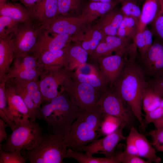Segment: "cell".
<instances>
[{"instance_id":"f546056e","label":"cell","mask_w":163,"mask_h":163,"mask_svg":"<svg viewBox=\"0 0 163 163\" xmlns=\"http://www.w3.org/2000/svg\"><path fill=\"white\" fill-rule=\"evenodd\" d=\"M86 2L85 0H58V15H81Z\"/></svg>"},{"instance_id":"e0dca14e","label":"cell","mask_w":163,"mask_h":163,"mask_svg":"<svg viewBox=\"0 0 163 163\" xmlns=\"http://www.w3.org/2000/svg\"><path fill=\"white\" fill-rule=\"evenodd\" d=\"M5 93L8 114L15 126L29 119V111L26 105L8 81L6 82Z\"/></svg>"},{"instance_id":"c3c4849f","label":"cell","mask_w":163,"mask_h":163,"mask_svg":"<svg viewBox=\"0 0 163 163\" xmlns=\"http://www.w3.org/2000/svg\"><path fill=\"white\" fill-rule=\"evenodd\" d=\"M8 126L5 122L1 118H0V145L8 138V135L7 133L6 128Z\"/></svg>"},{"instance_id":"ee69618b","label":"cell","mask_w":163,"mask_h":163,"mask_svg":"<svg viewBox=\"0 0 163 163\" xmlns=\"http://www.w3.org/2000/svg\"><path fill=\"white\" fill-rule=\"evenodd\" d=\"M117 154L119 155L120 163H149L147 161L144 160L140 156L129 154L125 150Z\"/></svg>"},{"instance_id":"4316f807","label":"cell","mask_w":163,"mask_h":163,"mask_svg":"<svg viewBox=\"0 0 163 163\" xmlns=\"http://www.w3.org/2000/svg\"><path fill=\"white\" fill-rule=\"evenodd\" d=\"M72 76L80 82L91 85L102 94L109 88L100 71L86 74L73 72Z\"/></svg>"},{"instance_id":"9a60e30c","label":"cell","mask_w":163,"mask_h":163,"mask_svg":"<svg viewBox=\"0 0 163 163\" xmlns=\"http://www.w3.org/2000/svg\"><path fill=\"white\" fill-rule=\"evenodd\" d=\"M72 36L66 34L51 32L45 28L40 33L37 41L30 53L37 59L42 53L61 50L71 42Z\"/></svg>"},{"instance_id":"f1b7e54d","label":"cell","mask_w":163,"mask_h":163,"mask_svg":"<svg viewBox=\"0 0 163 163\" xmlns=\"http://www.w3.org/2000/svg\"><path fill=\"white\" fill-rule=\"evenodd\" d=\"M66 158H73L80 163H120L118 155L113 157H97L90 156L82 151L68 148Z\"/></svg>"},{"instance_id":"bcb514c9","label":"cell","mask_w":163,"mask_h":163,"mask_svg":"<svg viewBox=\"0 0 163 163\" xmlns=\"http://www.w3.org/2000/svg\"><path fill=\"white\" fill-rule=\"evenodd\" d=\"M126 140L125 150L129 154L139 156L136 147L132 139L128 136Z\"/></svg>"},{"instance_id":"e575fe53","label":"cell","mask_w":163,"mask_h":163,"mask_svg":"<svg viewBox=\"0 0 163 163\" xmlns=\"http://www.w3.org/2000/svg\"><path fill=\"white\" fill-rule=\"evenodd\" d=\"M162 98L147 87L142 101V109L145 113H147L158 107Z\"/></svg>"},{"instance_id":"836d02e7","label":"cell","mask_w":163,"mask_h":163,"mask_svg":"<svg viewBox=\"0 0 163 163\" xmlns=\"http://www.w3.org/2000/svg\"><path fill=\"white\" fill-rule=\"evenodd\" d=\"M20 23L8 17L0 15V39L12 38Z\"/></svg>"},{"instance_id":"8992f818","label":"cell","mask_w":163,"mask_h":163,"mask_svg":"<svg viewBox=\"0 0 163 163\" xmlns=\"http://www.w3.org/2000/svg\"><path fill=\"white\" fill-rule=\"evenodd\" d=\"M61 93H64L71 101L80 108L89 111L99 105L102 94L91 85L72 77L61 87Z\"/></svg>"},{"instance_id":"d590c367","label":"cell","mask_w":163,"mask_h":163,"mask_svg":"<svg viewBox=\"0 0 163 163\" xmlns=\"http://www.w3.org/2000/svg\"><path fill=\"white\" fill-rule=\"evenodd\" d=\"M124 122H125L120 118L104 114L101 125L102 136H105L113 132Z\"/></svg>"},{"instance_id":"d4e9b609","label":"cell","mask_w":163,"mask_h":163,"mask_svg":"<svg viewBox=\"0 0 163 163\" xmlns=\"http://www.w3.org/2000/svg\"><path fill=\"white\" fill-rule=\"evenodd\" d=\"M0 15L8 17L21 23L32 20L27 9L21 4L15 2L0 4Z\"/></svg>"},{"instance_id":"f35d334b","label":"cell","mask_w":163,"mask_h":163,"mask_svg":"<svg viewBox=\"0 0 163 163\" xmlns=\"http://www.w3.org/2000/svg\"><path fill=\"white\" fill-rule=\"evenodd\" d=\"M42 71L38 69H32L9 72L7 75L5 81L9 79L16 78L27 80H39Z\"/></svg>"},{"instance_id":"d6986e66","label":"cell","mask_w":163,"mask_h":163,"mask_svg":"<svg viewBox=\"0 0 163 163\" xmlns=\"http://www.w3.org/2000/svg\"><path fill=\"white\" fill-rule=\"evenodd\" d=\"M37 62L39 69L42 71L47 69L68 67L69 59L67 45L57 51L42 53L38 58Z\"/></svg>"},{"instance_id":"2e32d148","label":"cell","mask_w":163,"mask_h":163,"mask_svg":"<svg viewBox=\"0 0 163 163\" xmlns=\"http://www.w3.org/2000/svg\"><path fill=\"white\" fill-rule=\"evenodd\" d=\"M88 24L81 15H58L43 25L46 29L51 32L67 34L72 36L77 34Z\"/></svg>"},{"instance_id":"83f0119b","label":"cell","mask_w":163,"mask_h":163,"mask_svg":"<svg viewBox=\"0 0 163 163\" xmlns=\"http://www.w3.org/2000/svg\"><path fill=\"white\" fill-rule=\"evenodd\" d=\"M67 45L69 59L68 68L71 71L76 69L81 65L87 62L89 54L87 52L80 44Z\"/></svg>"},{"instance_id":"ab89813d","label":"cell","mask_w":163,"mask_h":163,"mask_svg":"<svg viewBox=\"0 0 163 163\" xmlns=\"http://www.w3.org/2000/svg\"><path fill=\"white\" fill-rule=\"evenodd\" d=\"M27 160L21 151L7 152L0 148V163H25Z\"/></svg>"},{"instance_id":"ffe728a7","label":"cell","mask_w":163,"mask_h":163,"mask_svg":"<svg viewBox=\"0 0 163 163\" xmlns=\"http://www.w3.org/2000/svg\"><path fill=\"white\" fill-rule=\"evenodd\" d=\"M32 20L44 25L58 16V0H41L30 14Z\"/></svg>"},{"instance_id":"cb8c5ba5","label":"cell","mask_w":163,"mask_h":163,"mask_svg":"<svg viewBox=\"0 0 163 163\" xmlns=\"http://www.w3.org/2000/svg\"><path fill=\"white\" fill-rule=\"evenodd\" d=\"M14 58L12 38L0 39V82L5 81Z\"/></svg>"},{"instance_id":"d6a6232c","label":"cell","mask_w":163,"mask_h":163,"mask_svg":"<svg viewBox=\"0 0 163 163\" xmlns=\"http://www.w3.org/2000/svg\"><path fill=\"white\" fill-rule=\"evenodd\" d=\"M32 69L40 70L37 59L31 54L29 53L22 56L15 57L9 72Z\"/></svg>"},{"instance_id":"5b68a950","label":"cell","mask_w":163,"mask_h":163,"mask_svg":"<svg viewBox=\"0 0 163 163\" xmlns=\"http://www.w3.org/2000/svg\"><path fill=\"white\" fill-rule=\"evenodd\" d=\"M64 136L51 133L44 135L41 143L29 151H21L30 163H62L67 148L63 141Z\"/></svg>"},{"instance_id":"ac0fdd59","label":"cell","mask_w":163,"mask_h":163,"mask_svg":"<svg viewBox=\"0 0 163 163\" xmlns=\"http://www.w3.org/2000/svg\"><path fill=\"white\" fill-rule=\"evenodd\" d=\"M106 35L95 24H88L71 37V42L80 44L90 56Z\"/></svg>"},{"instance_id":"277c9868","label":"cell","mask_w":163,"mask_h":163,"mask_svg":"<svg viewBox=\"0 0 163 163\" xmlns=\"http://www.w3.org/2000/svg\"><path fill=\"white\" fill-rule=\"evenodd\" d=\"M43 128L29 119L16 125L0 148L7 152L29 151L37 147L43 138Z\"/></svg>"},{"instance_id":"f6af8a7d","label":"cell","mask_w":163,"mask_h":163,"mask_svg":"<svg viewBox=\"0 0 163 163\" xmlns=\"http://www.w3.org/2000/svg\"><path fill=\"white\" fill-rule=\"evenodd\" d=\"M163 115V106L161 105L153 110L145 113L143 121L145 127L149 124L159 118Z\"/></svg>"},{"instance_id":"603a6c76","label":"cell","mask_w":163,"mask_h":163,"mask_svg":"<svg viewBox=\"0 0 163 163\" xmlns=\"http://www.w3.org/2000/svg\"><path fill=\"white\" fill-rule=\"evenodd\" d=\"M124 17L120 8L116 7L99 18L95 24L106 35L116 36Z\"/></svg>"},{"instance_id":"4fadbf2b","label":"cell","mask_w":163,"mask_h":163,"mask_svg":"<svg viewBox=\"0 0 163 163\" xmlns=\"http://www.w3.org/2000/svg\"><path fill=\"white\" fill-rule=\"evenodd\" d=\"M134 49L132 41L125 40L117 36L106 35L89 57L91 60L97 61L99 58L112 55L114 52L116 54L129 56L133 53Z\"/></svg>"},{"instance_id":"7dc6e473","label":"cell","mask_w":163,"mask_h":163,"mask_svg":"<svg viewBox=\"0 0 163 163\" xmlns=\"http://www.w3.org/2000/svg\"><path fill=\"white\" fill-rule=\"evenodd\" d=\"M13 2H19L29 11L30 14L34 6L41 0H11Z\"/></svg>"},{"instance_id":"5bb4252c","label":"cell","mask_w":163,"mask_h":163,"mask_svg":"<svg viewBox=\"0 0 163 163\" xmlns=\"http://www.w3.org/2000/svg\"><path fill=\"white\" fill-rule=\"evenodd\" d=\"M129 59H131L126 56L115 54L97 59L101 74L109 88L113 87Z\"/></svg>"},{"instance_id":"681fc988","label":"cell","mask_w":163,"mask_h":163,"mask_svg":"<svg viewBox=\"0 0 163 163\" xmlns=\"http://www.w3.org/2000/svg\"><path fill=\"white\" fill-rule=\"evenodd\" d=\"M153 123L156 129L163 127V115L159 118L153 121Z\"/></svg>"},{"instance_id":"74e56055","label":"cell","mask_w":163,"mask_h":163,"mask_svg":"<svg viewBox=\"0 0 163 163\" xmlns=\"http://www.w3.org/2000/svg\"><path fill=\"white\" fill-rule=\"evenodd\" d=\"M138 0H122L120 4L121 11L124 16H130L139 20L141 9L137 3Z\"/></svg>"},{"instance_id":"f907efd6","label":"cell","mask_w":163,"mask_h":163,"mask_svg":"<svg viewBox=\"0 0 163 163\" xmlns=\"http://www.w3.org/2000/svg\"><path fill=\"white\" fill-rule=\"evenodd\" d=\"M88 1L97 2H110L113 0H87Z\"/></svg>"},{"instance_id":"816d5d0a","label":"cell","mask_w":163,"mask_h":163,"mask_svg":"<svg viewBox=\"0 0 163 163\" xmlns=\"http://www.w3.org/2000/svg\"><path fill=\"white\" fill-rule=\"evenodd\" d=\"M8 0H0V4L3 3L7 2Z\"/></svg>"},{"instance_id":"52a82bcc","label":"cell","mask_w":163,"mask_h":163,"mask_svg":"<svg viewBox=\"0 0 163 163\" xmlns=\"http://www.w3.org/2000/svg\"><path fill=\"white\" fill-rule=\"evenodd\" d=\"M39 80H27L16 78L8 81L16 93L23 99L29 111V120L36 122L43 100L40 90Z\"/></svg>"},{"instance_id":"8fae6325","label":"cell","mask_w":163,"mask_h":163,"mask_svg":"<svg viewBox=\"0 0 163 163\" xmlns=\"http://www.w3.org/2000/svg\"><path fill=\"white\" fill-rule=\"evenodd\" d=\"M146 79L163 75V40L155 36L145 56L137 62Z\"/></svg>"},{"instance_id":"484cf974","label":"cell","mask_w":163,"mask_h":163,"mask_svg":"<svg viewBox=\"0 0 163 163\" xmlns=\"http://www.w3.org/2000/svg\"><path fill=\"white\" fill-rule=\"evenodd\" d=\"M160 9L159 0H145L141 9L138 31L143 30L155 19Z\"/></svg>"},{"instance_id":"4dcf8cb0","label":"cell","mask_w":163,"mask_h":163,"mask_svg":"<svg viewBox=\"0 0 163 163\" xmlns=\"http://www.w3.org/2000/svg\"><path fill=\"white\" fill-rule=\"evenodd\" d=\"M153 36L152 30L147 27L137 33L133 40L139 54V59L143 58L148 52L153 43Z\"/></svg>"},{"instance_id":"9c48e42d","label":"cell","mask_w":163,"mask_h":163,"mask_svg":"<svg viewBox=\"0 0 163 163\" xmlns=\"http://www.w3.org/2000/svg\"><path fill=\"white\" fill-rule=\"evenodd\" d=\"M44 29L43 25L32 20L21 23L12 37L14 58L30 53Z\"/></svg>"},{"instance_id":"7a4b0ae2","label":"cell","mask_w":163,"mask_h":163,"mask_svg":"<svg viewBox=\"0 0 163 163\" xmlns=\"http://www.w3.org/2000/svg\"><path fill=\"white\" fill-rule=\"evenodd\" d=\"M84 111L74 104L68 96L62 93L51 100L43 103L37 118L46 122L50 133L64 136Z\"/></svg>"},{"instance_id":"6da1fadb","label":"cell","mask_w":163,"mask_h":163,"mask_svg":"<svg viewBox=\"0 0 163 163\" xmlns=\"http://www.w3.org/2000/svg\"><path fill=\"white\" fill-rule=\"evenodd\" d=\"M146 78L136 60L129 59L112 88L130 107L142 129L145 131L142 116V101L147 88Z\"/></svg>"},{"instance_id":"7402d4cb","label":"cell","mask_w":163,"mask_h":163,"mask_svg":"<svg viewBox=\"0 0 163 163\" xmlns=\"http://www.w3.org/2000/svg\"><path fill=\"white\" fill-rule=\"evenodd\" d=\"M122 0H113L107 2L88 1L86 2L81 16L88 24L116 7Z\"/></svg>"},{"instance_id":"7c38bea8","label":"cell","mask_w":163,"mask_h":163,"mask_svg":"<svg viewBox=\"0 0 163 163\" xmlns=\"http://www.w3.org/2000/svg\"><path fill=\"white\" fill-rule=\"evenodd\" d=\"M127 124L124 122L114 132L98 139L83 147L82 151L87 155L93 156L96 154H103L107 157L115 156V150L120 142L126 139L123 133V130Z\"/></svg>"},{"instance_id":"7bdbcfd3","label":"cell","mask_w":163,"mask_h":163,"mask_svg":"<svg viewBox=\"0 0 163 163\" xmlns=\"http://www.w3.org/2000/svg\"><path fill=\"white\" fill-rule=\"evenodd\" d=\"M146 79L147 87L163 98V75L157 78Z\"/></svg>"},{"instance_id":"b9f144b4","label":"cell","mask_w":163,"mask_h":163,"mask_svg":"<svg viewBox=\"0 0 163 163\" xmlns=\"http://www.w3.org/2000/svg\"><path fill=\"white\" fill-rule=\"evenodd\" d=\"M148 134L152 140V145L157 151L163 153V127L152 130Z\"/></svg>"},{"instance_id":"60d3db41","label":"cell","mask_w":163,"mask_h":163,"mask_svg":"<svg viewBox=\"0 0 163 163\" xmlns=\"http://www.w3.org/2000/svg\"><path fill=\"white\" fill-rule=\"evenodd\" d=\"M160 9L158 15L151 23L154 35L163 40V0H159Z\"/></svg>"},{"instance_id":"ba28073f","label":"cell","mask_w":163,"mask_h":163,"mask_svg":"<svg viewBox=\"0 0 163 163\" xmlns=\"http://www.w3.org/2000/svg\"><path fill=\"white\" fill-rule=\"evenodd\" d=\"M73 72L67 67L49 68L42 71L39 82L43 103L61 94L59 91V87L61 88L72 77Z\"/></svg>"},{"instance_id":"1f68e13d","label":"cell","mask_w":163,"mask_h":163,"mask_svg":"<svg viewBox=\"0 0 163 163\" xmlns=\"http://www.w3.org/2000/svg\"><path fill=\"white\" fill-rule=\"evenodd\" d=\"M139 20L130 16H124L119 28L117 35L127 40L133 39L138 31Z\"/></svg>"},{"instance_id":"3957f363","label":"cell","mask_w":163,"mask_h":163,"mask_svg":"<svg viewBox=\"0 0 163 163\" xmlns=\"http://www.w3.org/2000/svg\"><path fill=\"white\" fill-rule=\"evenodd\" d=\"M104 116L99 105L90 111H84L64 136V142L67 148L82 151L83 147L102 136L101 125Z\"/></svg>"},{"instance_id":"44dd1931","label":"cell","mask_w":163,"mask_h":163,"mask_svg":"<svg viewBox=\"0 0 163 163\" xmlns=\"http://www.w3.org/2000/svg\"><path fill=\"white\" fill-rule=\"evenodd\" d=\"M128 136L136 145L139 156L146 159L149 163H159L161 161V158L157 155L155 149L151 143L144 135L139 132L134 127H131Z\"/></svg>"},{"instance_id":"30bf717a","label":"cell","mask_w":163,"mask_h":163,"mask_svg":"<svg viewBox=\"0 0 163 163\" xmlns=\"http://www.w3.org/2000/svg\"><path fill=\"white\" fill-rule=\"evenodd\" d=\"M99 105L104 114L120 118L127 125L131 124L135 117L128 104L113 88H109L102 94Z\"/></svg>"},{"instance_id":"8d00e7d4","label":"cell","mask_w":163,"mask_h":163,"mask_svg":"<svg viewBox=\"0 0 163 163\" xmlns=\"http://www.w3.org/2000/svg\"><path fill=\"white\" fill-rule=\"evenodd\" d=\"M5 81L0 82V117L12 131L14 129L15 124L10 118L8 113L5 93Z\"/></svg>"}]
</instances>
